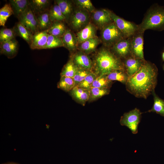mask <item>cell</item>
Wrapping results in <instances>:
<instances>
[{
    "label": "cell",
    "mask_w": 164,
    "mask_h": 164,
    "mask_svg": "<svg viewBox=\"0 0 164 164\" xmlns=\"http://www.w3.org/2000/svg\"><path fill=\"white\" fill-rule=\"evenodd\" d=\"M143 34L138 32L130 39L131 55L145 61Z\"/></svg>",
    "instance_id": "cell-10"
},
{
    "label": "cell",
    "mask_w": 164,
    "mask_h": 164,
    "mask_svg": "<svg viewBox=\"0 0 164 164\" xmlns=\"http://www.w3.org/2000/svg\"><path fill=\"white\" fill-rule=\"evenodd\" d=\"M48 35L46 31H38L33 34L30 48L32 50L44 49L46 44Z\"/></svg>",
    "instance_id": "cell-17"
},
{
    "label": "cell",
    "mask_w": 164,
    "mask_h": 164,
    "mask_svg": "<svg viewBox=\"0 0 164 164\" xmlns=\"http://www.w3.org/2000/svg\"><path fill=\"white\" fill-rule=\"evenodd\" d=\"M125 71L128 77H130L141 68L146 60H143L132 55L122 60Z\"/></svg>",
    "instance_id": "cell-12"
},
{
    "label": "cell",
    "mask_w": 164,
    "mask_h": 164,
    "mask_svg": "<svg viewBox=\"0 0 164 164\" xmlns=\"http://www.w3.org/2000/svg\"><path fill=\"white\" fill-rule=\"evenodd\" d=\"M61 39L63 47L72 53L76 52L77 50L78 43L76 34L70 29H67Z\"/></svg>",
    "instance_id": "cell-14"
},
{
    "label": "cell",
    "mask_w": 164,
    "mask_h": 164,
    "mask_svg": "<svg viewBox=\"0 0 164 164\" xmlns=\"http://www.w3.org/2000/svg\"><path fill=\"white\" fill-rule=\"evenodd\" d=\"M93 71L92 70L78 68L75 75L73 78L75 82L76 86L82 81L87 75Z\"/></svg>",
    "instance_id": "cell-38"
},
{
    "label": "cell",
    "mask_w": 164,
    "mask_h": 164,
    "mask_svg": "<svg viewBox=\"0 0 164 164\" xmlns=\"http://www.w3.org/2000/svg\"><path fill=\"white\" fill-rule=\"evenodd\" d=\"M73 2L77 8L84 10L92 13L96 9L90 0H75Z\"/></svg>",
    "instance_id": "cell-35"
},
{
    "label": "cell",
    "mask_w": 164,
    "mask_h": 164,
    "mask_svg": "<svg viewBox=\"0 0 164 164\" xmlns=\"http://www.w3.org/2000/svg\"><path fill=\"white\" fill-rule=\"evenodd\" d=\"M111 82L108 79L106 75L98 76L94 81L91 87L109 88Z\"/></svg>",
    "instance_id": "cell-32"
},
{
    "label": "cell",
    "mask_w": 164,
    "mask_h": 164,
    "mask_svg": "<svg viewBox=\"0 0 164 164\" xmlns=\"http://www.w3.org/2000/svg\"><path fill=\"white\" fill-rule=\"evenodd\" d=\"M110 49L122 60L127 58L131 55L130 38L120 40Z\"/></svg>",
    "instance_id": "cell-11"
},
{
    "label": "cell",
    "mask_w": 164,
    "mask_h": 164,
    "mask_svg": "<svg viewBox=\"0 0 164 164\" xmlns=\"http://www.w3.org/2000/svg\"><path fill=\"white\" fill-rule=\"evenodd\" d=\"M76 86L75 82L73 78L61 77L57 87L66 92L71 91Z\"/></svg>",
    "instance_id": "cell-29"
},
{
    "label": "cell",
    "mask_w": 164,
    "mask_h": 164,
    "mask_svg": "<svg viewBox=\"0 0 164 164\" xmlns=\"http://www.w3.org/2000/svg\"><path fill=\"white\" fill-rule=\"evenodd\" d=\"M97 29L93 23L90 22L84 28L77 32L75 34L78 44L88 39L97 37Z\"/></svg>",
    "instance_id": "cell-16"
},
{
    "label": "cell",
    "mask_w": 164,
    "mask_h": 164,
    "mask_svg": "<svg viewBox=\"0 0 164 164\" xmlns=\"http://www.w3.org/2000/svg\"><path fill=\"white\" fill-rule=\"evenodd\" d=\"M63 47L61 37L48 34L46 45L44 49Z\"/></svg>",
    "instance_id": "cell-34"
},
{
    "label": "cell",
    "mask_w": 164,
    "mask_h": 164,
    "mask_svg": "<svg viewBox=\"0 0 164 164\" xmlns=\"http://www.w3.org/2000/svg\"><path fill=\"white\" fill-rule=\"evenodd\" d=\"M49 15L52 22L55 21H66V19L62 14L58 5L55 3L49 10Z\"/></svg>",
    "instance_id": "cell-30"
},
{
    "label": "cell",
    "mask_w": 164,
    "mask_h": 164,
    "mask_svg": "<svg viewBox=\"0 0 164 164\" xmlns=\"http://www.w3.org/2000/svg\"><path fill=\"white\" fill-rule=\"evenodd\" d=\"M70 57L78 68L93 71V62L88 54L79 50L73 53Z\"/></svg>",
    "instance_id": "cell-13"
},
{
    "label": "cell",
    "mask_w": 164,
    "mask_h": 164,
    "mask_svg": "<svg viewBox=\"0 0 164 164\" xmlns=\"http://www.w3.org/2000/svg\"><path fill=\"white\" fill-rule=\"evenodd\" d=\"M138 26V32L143 33L149 29L164 30V7L155 5L152 6L146 12L142 22Z\"/></svg>",
    "instance_id": "cell-3"
},
{
    "label": "cell",
    "mask_w": 164,
    "mask_h": 164,
    "mask_svg": "<svg viewBox=\"0 0 164 164\" xmlns=\"http://www.w3.org/2000/svg\"><path fill=\"white\" fill-rule=\"evenodd\" d=\"M29 1V6L35 15L48 10L50 0H32Z\"/></svg>",
    "instance_id": "cell-24"
},
{
    "label": "cell",
    "mask_w": 164,
    "mask_h": 164,
    "mask_svg": "<svg viewBox=\"0 0 164 164\" xmlns=\"http://www.w3.org/2000/svg\"><path fill=\"white\" fill-rule=\"evenodd\" d=\"M12 14L14 13L10 4H5L0 9V26H5L8 19Z\"/></svg>",
    "instance_id": "cell-31"
},
{
    "label": "cell",
    "mask_w": 164,
    "mask_h": 164,
    "mask_svg": "<svg viewBox=\"0 0 164 164\" xmlns=\"http://www.w3.org/2000/svg\"><path fill=\"white\" fill-rule=\"evenodd\" d=\"M109 88H101L91 87L90 90V94L89 101H92L108 94Z\"/></svg>",
    "instance_id": "cell-33"
},
{
    "label": "cell",
    "mask_w": 164,
    "mask_h": 164,
    "mask_svg": "<svg viewBox=\"0 0 164 164\" xmlns=\"http://www.w3.org/2000/svg\"><path fill=\"white\" fill-rule=\"evenodd\" d=\"M111 11L105 9L96 10L91 16L93 23L97 28L102 29L113 22L111 16Z\"/></svg>",
    "instance_id": "cell-8"
},
{
    "label": "cell",
    "mask_w": 164,
    "mask_h": 164,
    "mask_svg": "<svg viewBox=\"0 0 164 164\" xmlns=\"http://www.w3.org/2000/svg\"><path fill=\"white\" fill-rule=\"evenodd\" d=\"M153 96L154 103L152 108L148 112H155L164 116V100L159 98L155 93V91L152 93Z\"/></svg>",
    "instance_id": "cell-27"
},
{
    "label": "cell",
    "mask_w": 164,
    "mask_h": 164,
    "mask_svg": "<svg viewBox=\"0 0 164 164\" xmlns=\"http://www.w3.org/2000/svg\"><path fill=\"white\" fill-rule=\"evenodd\" d=\"M13 29L15 36L22 38L30 45L33 34L29 29L19 22L16 23Z\"/></svg>",
    "instance_id": "cell-20"
},
{
    "label": "cell",
    "mask_w": 164,
    "mask_h": 164,
    "mask_svg": "<svg viewBox=\"0 0 164 164\" xmlns=\"http://www.w3.org/2000/svg\"><path fill=\"white\" fill-rule=\"evenodd\" d=\"M92 62L93 72L97 76L107 75L115 70H125L122 60L105 47L97 52Z\"/></svg>",
    "instance_id": "cell-2"
},
{
    "label": "cell",
    "mask_w": 164,
    "mask_h": 164,
    "mask_svg": "<svg viewBox=\"0 0 164 164\" xmlns=\"http://www.w3.org/2000/svg\"><path fill=\"white\" fill-rule=\"evenodd\" d=\"M162 60L164 61V52L163 53L162 55Z\"/></svg>",
    "instance_id": "cell-40"
},
{
    "label": "cell",
    "mask_w": 164,
    "mask_h": 164,
    "mask_svg": "<svg viewBox=\"0 0 164 164\" xmlns=\"http://www.w3.org/2000/svg\"><path fill=\"white\" fill-rule=\"evenodd\" d=\"M158 71L155 64L146 61L138 72L128 77L125 84L127 90L136 97L146 99L155 91Z\"/></svg>",
    "instance_id": "cell-1"
},
{
    "label": "cell",
    "mask_w": 164,
    "mask_h": 164,
    "mask_svg": "<svg viewBox=\"0 0 164 164\" xmlns=\"http://www.w3.org/2000/svg\"><path fill=\"white\" fill-rule=\"evenodd\" d=\"M67 29L62 22L55 21L52 22L49 28L46 31L48 34L61 38Z\"/></svg>",
    "instance_id": "cell-25"
},
{
    "label": "cell",
    "mask_w": 164,
    "mask_h": 164,
    "mask_svg": "<svg viewBox=\"0 0 164 164\" xmlns=\"http://www.w3.org/2000/svg\"><path fill=\"white\" fill-rule=\"evenodd\" d=\"M91 16L86 10L77 8L74 10L69 22L70 27L77 32L86 27L90 22Z\"/></svg>",
    "instance_id": "cell-5"
},
{
    "label": "cell",
    "mask_w": 164,
    "mask_h": 164,
    "mask_svg": "<svg viewBox=\"0 0 164 164\" xmlns=\"http://www.w3.org/2000/svg\"><path fill=\"white\" fill-rule=\"evenodd\" d=\"M18 50V43L15 38L0 43V54L5 55L9 58L15 56Z\"/></svg>",
    "instance_id": "cell-15"
},
{
    "label": "cell",
    "mask_w": 164,
    "mask_h": 164,
    "mask_svg": "<svg viewBox=\"0 0 164 164\" xmlns=\"http://www.w3.org/2000/svg\"><path fill=\"white\" fill-rule=\"evenodd\" d=\"M55 1L60 8L65 18L66 21L68 22L74 10L72 2L68 0H56Z\"/></svg>",
    "instance_id": "cell-22"
},
{
    "label": "cell",
    "mask_w": 164,
    "mask_h": 164,
    "mask_svg": "<svg viewBox=\"0 0 164 164\" xmlns=\"http://www.w3.org/2000/svg\"><path fill=\"white\" fill-rule=\"evenodd\" d=\"M9 4L17 17L24 12L29 6V1L27 0H10Z\"/></svg>",
    "instance_id": "cell-23"
},
{
    "label": "cell",
    "mask_w": 164,
    "mask_h": 164,
    "mask_svg": "<svg viewBox=\"0 0 164 164\" xmlns=\"http://www.w3.org/2000/svg\"><path fill=\"white\" fill-rule=\"evenodd\" d=\"M111 16L125 38H130L138 32V26L134 23L125 20L111 11Z\"/></svg>",
    "instance_id": "cell-6"
},
{
    "label": "cell",
    "mask_w": 164,
    "mask_h": 164,
    "mask_svg": "<svg viewBox=\"0 0 164 164\" xmlns=\"http://www.w3.org/2000/svg\"><path fill=\"white\" fill-rule=\"evenodd\" d=\"M108 80L112 81L116 80L125 84L128 77L124 70H114L107 75Z\"/></svg>",
    "instance_id": "cell-28"
},
{
    "label": "cell",
    "mask_w": 164,
    "mask_h": 164,
    "mask_svg": "<svg viewBox=\"0 0 164 164\" xmlns=\"http://www.w3.org/2000/svg\"><path fill=\"white\" fill-rule=\"evenodd\" d=\"M19 22L34 34L39 31L36 17L29 6L18 18Z\"/></svg>",
    "instance_id": "cell-9"
},
{
    "label": "cell",
    "mask_w": 164,
    "mask_h": 164,
    "mask_svg": "<svg viewBox=\"0 0 164 164\" xmlns=\"http://www.w3.org/2000/svg\"><path fill=\"white\" fill-rule=\"evenodd\" d=\"M3 164H19L17 163L13 162H8L6 163H3Z\"/></svg>",
    "instance_id": "cell-39"
},
{
    "label": "cell",
    "mask_w": 164,
    "mask_h": 164,
    "mask_svg": "<svg viewBox=\"0 0 164 164\" xmlns=\"http://www.w3.org/2000/svg\"><path fill=\"white\" fill-rule=\"evenodd\" d=\"M163 70H164V65H163Z\"/></svg>",
    "instance_id": "cell-41"
},
{
    "label": "cell",
    "mask_w": 164,
    "mask_h": 164,
    "mask_svg": "<svg viewBox=\"0 0 164 164\" xmlns=\"http://www.w3.org/2000/svg\"><path fill=\"white\" fill-rule=\"evenodd\" d=\"M142 113L140 110L135 108L128 112L124 113L121 117L120 123L129 128L133 134H136L138 132Z\"/></svg>",
    "instance_id": "cell-7"
},
{
    "label": "cell",
    "mask_w": 164,
    "mask_h": 164,
    "mask_svg": "<svg viewBox=\"0 0 164 164\" xmlns=\"http://www.w3.org/2000/svg\"><path fill=\"white\" fill-rule=\"evenodd\" d=\"M101 41L97 36L89 39L78 44L77 50L88 55L96 50Z\"/></svg>",
    "instance_id": "cell-19"
},
{
    "label": "cell",
    "mask_w": 164,
    "mask_h": 164,
    "mask_svg": "<svg viewBox=\"0 0 164 164\" xmlns=\"http://www.w3.org/2000/svg\"><path fill=\"white\" fill-rule=\"evenodd\" d=\"M97 76V75L93 71L76 86L90 91L92 83Z\"/></svg>",
    "instance_id": "cell-36"
},
{
    "label": "cell",
    "mask_w": 164,
    "mask_h": 164,
    "mask_svg": "<svg viewBox=\"0 0 164 164\" xmlns=\"http://www.w3.org/2000/svg\"><path fill=\"white\" fill-rule=\"evenodd\" d=\"M36 16L39 31H45L48 30L52 23L50 17L49 11L47 10L36 15Z\"/></svg>",
    "instance_id": "cell-21"
},
{
    "label": "cell",
    "mask_w": 164,
    "mask_h": 164,
    "mask_svg": "<svg viewBox=\"0 0 164 164\" xmlns=\"http://www.w3.org/2000/svg\"><path fill=\"white\" fill-rule=\"evenodd\" d=\"M15 36L13 29L2 28L0 30V43L6 42L15 38Z\"/></svg>",
    "instance_id": "cell-37"
},
{
    "label": "cell",
    "mask_w": 164,
    "mask_h": 164,
    "mask_svg": "<svg viewBox=\"0 0 164 164\" xmlns=\"http://www.w3.org/2000/svg\"><path fill=\"white\" fill-rule=\"evenodd\" d=\"M78 69V68L70 57L63 68L60 73L61 77L73 78Z\"/></svg>",
    "instance_id": "cell-26"
},
{
    "label": "cell",
    "mask_w": 164,
    "mask_h": 164,
    "mask_svg": "<svg viewBox=\"0 0 164 164\" xmlns=\"http://www.w3.org/2000/svg\"><path fill=\"white\" fill-rule=\"evenodd\" d=\"M70 92L74 100L83 106L89 101L90 92L87 90L75 86Z\"/></svg>",
    "instance_id": "cell-18"
},
{
    "label": "cell",
    "mask_w": 164,
    "mask_h": 164,
    "mask_svg": "<svg viewBox=\"0 0 164 164\" xmlns=\"http://www.w3.org/2000/svg\"><path fill=\"white\" fill-rule=\"evenodd\" d=\"M101 40L104 46L109 49L125 38L113 22L101 29Z\"/></svg>",
    "instance_id": "cell-4"
}]
</instances>
